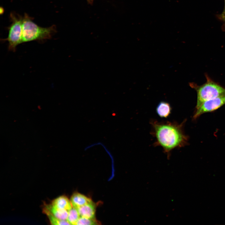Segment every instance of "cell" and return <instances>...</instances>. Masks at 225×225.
I'll return each mask as SVG.
<instances>
[{"label": "cell", "instance_id": "1", "mask_svg": "<svg viewBox=\"0 0 225 225\" xmlns=\"http://www.w3.org/2000/svg\"><path fill=\"white\" fill-rule=\"evenodd\" d=\"M150 123L152 135L156 138L154 145L162 148L168 158L173 150L182 147L187 144L188 138L183 132V122L179 124L175 122L152 120Z\"/></svg>", "mask_w": 225, "mask_h": 225}, {"label": "cell", "instance_id": "2", "mask_svg": "<svg viewBox=\"0 0 225 225\" xmlns=\"http://www.w3.org/2000/svg\"><path fill=\"white\" fill-rule=\"evenodd\" d=\"M206 82L199 85L194 82L189 83L190 87L196 91L197 101L196 109L204 102L218 97L225 95V88L212 80L206 74Z\"/></svg>", "mask_w": 225, "mask_h": 225}, {"label": "cell", "instance_id": "3", "mask_svg": "<svg viewBox=\"0 0 225 225\" xmlns=\"http://www.w3.org/2000/svg\"><path fill=\"white\" fill-rule=\"evenodd\" d=\"M22 42L50 39L55 32L53 26L48 28L41 27L27 14L22 19Z\"/></svg>", "mask_w": 225, "mask_h": 225}, {"label": "cell", "instance_id": "4", "mask_svg": "<svg viewBox=\"0 0 225 225\" xmlns=\"http://www.w3.org/2000/svg\"><path fill=\"white\" fill-rule=\"evenodd\" d=\"M12 22L9 28L8 37L4 40L8 41L10 51H15L16 47L22 42V17L11 15Z\"/></svg>", "mask_w": 225, "mask_h": 225}, {"label": "cell", "instance_id": "5", "mask_svg": "<svg viewBox=\"0 0 225 225\" xmlns=\"http://www.w3.org/2000/svg\"><path fill=\"white\" fill-rule=\"evenodd\" d=\"M225 104V95L206 101L196 109L193 118L195 119L202 114L214 111Z\"/></svg>", "mask_w": 225, "mask_h": 225}, {"label": "cell", "instance_id": "6", "mask_svg": "<svg viewBox=\"0 0 225 225\" xmlns=\"http://www.w3.org/2000/svg\"><path fill=\"white\" fill-rule=\"evenodd\" d=\"M43 211L45 214L49 213L61 220H67L68 216V211L58 208L52 204L45 205Z\"/></svg>", "mask_w": 225, "mask_h": 225}, {"label": "cell", "instance_id": "7", "mask_svg": "<svg viewBox=\"0 0 225 225\" xmlns=\"http://www.w3.org/2000/svg\"><path fill=\"white\" fill-rule=\"evenodd\" d=\"M77 209L80 217L90 218H95L96 206L92 201Z\"/></svg>", "mask_w": 225, "mask_h": 225}, {"label": "cell", "instance_id": "8", "mask_svg": "<svg viewBox=\"0 0 225 225\" xmlns=\"http://www.w3.org/2000/svg\"><path fill=\"white\" fill-rule=\"evenodd\" d=\"M70 201L72 207L77 208L92 201L90 198L78 192L74 193Z\"/></svg>", "mask_w": 225, "mask_h": 225}, {"label": "cell", "instance_id": "9", "mask_svg": "<svg viewBox=\"0 0 225 225\" xmlns=\"http://www.w3.org/2000/svg\"><path fill=\"white\" fill-rule=\"evenodd\" d=\"M172 107L170 104L165 101L160 102L156 108V112L161 118H167L171 113Z\"/></svg>", "mask_w": 225, "mask_h": 225}, {"label": "cell", "instance_id": "10", "mask_svg": "<svg viewBox=\"0 0 225 225\" xmlns=\"http://www.w3.org/2000/svg\"><path fill=\"white\" fill-rule=\"evenodd\" d=\"M51 204L58 208L68 211L72 207L70 201L64 195L59 196L55 199L52 201Z\"/></svg>", "mask_w": 225, "mask_h": 225}, {"label": "cell", "instance_id": "11", "mask_svg": "<svg viewBox=\"0 0 225 225\" xmlns=\"http://www.w3.org/2000/svg\"><path fill=\"white\" fill-rule=\"evenodd\" d=\"M80 217L77 209L72 207L68 211V216L67 220L71 225H76L77 222Z\"/></svg>", "mask_w": 225, "mask_h": 225}, {"label": "cell", "instance_id": "12", "mask_svg": "<svg viewBox=\"0 0 225 225\" xmlns=\"http://www.w3.org/2000/svg\"><path fill=\"white\" fill-rule=\"evenodd\" d=\"M100 224L95 218H90L80 217L76 225H98Z\"/></svg>", "mask_w": 225, "mask_h": 225}, {"label": "cell", "instance_id": "13", "mask_svg": "<svg viewBox=\"0 0 225 225\" xmlns=\"http://www.w3.org/2000/svg\"><path fill=\"white\" fill-rule=\"evenodd\" d=\"M45 214L47 215L51 224L71 225L67 220L60 219L49 213H46Z\"/></svg>", "mask_w": 225, "mask_h": 225}, {"label": "cell", "instance_id": "14", "mask_svg": "<svg viewBox=\"0 0 225 225\" xmlns=\"http://www.w3.org/2000/svg\"><path fill=\"white\" fill-rule=\"evenodd\" d=\"M222 19L225 22V9L222 12Z\"/></svg>", "mask_w": 225, "mask_h": 225}]
</instances>
